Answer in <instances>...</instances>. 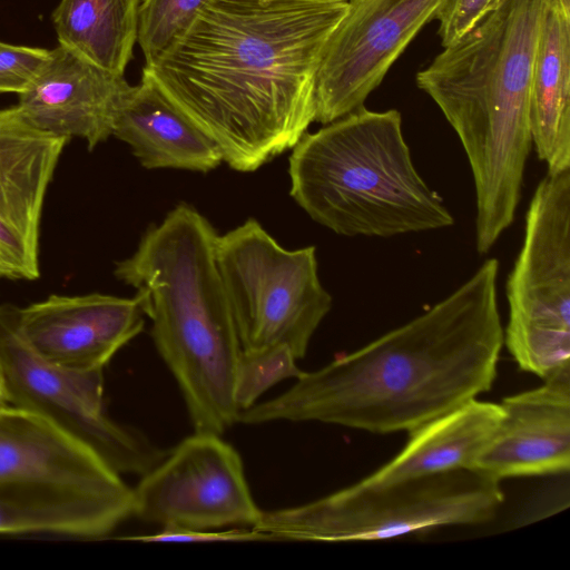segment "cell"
Returning <instances> with one entry per match:
<instances>
[{"label": "cell", "mask_w": 570, "mask_h": 570, "mask_svg": "<svg viewBox=\"0 0 570 570\" xmlns=\"http://www.w3.org/2000/svg\"><path fill=\"white\" fill-rule=\"evenodd\" d=\"M347 0H209L142 71L219 147L255 171L315 121V81Z\"/></svg>", "instance_id": "cell-1"}, {"label": "cell", "mask_w": 570, "mask_h": 570, "mask_svg": "<svg viewBox=\"0 0 570 570\" xmlns=\"http://www.w3.org/2000/svg\"><path fill=\"white\" fill-rule=\"evenodd\" d=\"M499 262L488 258L412 321L327 365L237 422H322L376 434L411 432L491 390L503 345Z\"/></svg>", "instance_id": "cell-2"}, {"label": "cell", "mask_w": 570, "mask_h": 570, "mask_svg": "<svg viewBox=\"0 0 570 570\" xmlns=\"http://www.w3.org/2000/svg\"><path fill=\"white\" fill-rule=\"evenodd\" d=\"M548 1L505 0L416 75L466 154L479 254L512 224L520 202L532 147L531 77Z\"/></svg>", "instance_id": "cell-3"}, {"label": "cell", "mask_w": 570, "mask_h": 570, "mask_svg": "<svg viewBox=\"0 0 570 570\" xmlns=\"http://www.w3.org/2000/svg\"><path fill=\"white\" fill-rule=\"evenodd\" d=\"M217 238L205 216L180 203L144 233L114 273L136 289L151 320V338L194 431L222 435L240 412L234 389L242 345L217 265Z\"/></svg>", "instance_id": "cell-4"}, {"label": "cell", "mask_w": 570, "mask_h": 570, "mask_svg": "<svg viewBox=\"0 0 570 570\" xmlns=\"http://www.w3.org/2000/svg\"><path fill=\"white\" fill-rule=\"evenodd\" d=\"M288 161L291 196L337 235L392 237L454 223L415 169L396 109L363 106L306 131Z\"/></svg>", "instance_id": "cell-5"}, {"label": "cell", "mask_w": 570, "mask_h": 570, "mask_svg": "<svg viewBox=\"0 0 570 570\" xmlns=\"http://www.w3.org/2000/svg\"><path fill=\"white\" fill-rule=\"evenodd\" d=\"M500 481L472 469L364 484L292 508L263 511L254 529L277 540L377 541L495 518Z\"/></svg>", "instance_id": "cell-6"}, {"label": "cell", "mask_w": 570, "mask_h": 570, "mask_svg": "<svg viewBox=\"0 0 570 570\" xmlns=\"http://www.w3.org/2000/svg\"><path fill=\"white\" fill-rule=\"evenodd\" d=\"M216 259L242 350L286 345L303 358L333 303L316 248L286 249L249 218L218 235Z\"/></svg>", "instance_id": "cell-7"}, {"label": "cell", "mask_w": 570, "mask_h": 570, "mask_svg": "<svg viewBox=\"0 0 570 570\" xmlns=\"http://www.w3.org/2000/svg\"><path fill=\"white\" fill-rule=\"evenodd\" d=\"M507 298L503 344L518 366L542 380L570 366V169L534 190Z\"/></svg>", "instance_id": "cell-8"}, {"label": "cell", "mask_w": 570, "mask_h": 570, "mask_svg": "<svg viewBox=\"0 0 570 570\" xmlns=\"http://www.w3.org/2000/svg\"><path fill=\"white\" fill-rule=\"evenodd\" d=\"M0 379L7 403L47 419L119 474L142 476L168 452L107 414L104 370H72L41 357L22 335L12 304L0 305Z\"/></svg>", "instance_id": "cell-9"}, {"label": "cell", "mask_w": 570, "mask_h": 570, "mask_svg": "<svg viewBox=\"0 0 570 570\" xmlns=\"http://www.w3.org/2000/svg\"><path fill=\"white\" fill-rule=\"evenodd\" d=\"M132 490L134 515L161 528H253L263 513L239 453L209 432L185 438Z\"/></svg>", "instance_id": "cell-10"}, {"label": "cell", "mask_w": 570, "mask_h": 570, "mask_svg": "<svg viewBox=\"0 0 570 570\" xmlns=\"http://www.w3.org/2000/svg\"><path fill=\"white\" fill-rule=\"evenodd\" d=\"M449 0H347L315 81V121L332 122L364 106L419 31Z\"/></svg>", "instance_id": "cell-11"}, {"label": "cell", "mask_w": 570, "mask_h": 570, "mask_svg": "<svg viewBox=\"0 0 570 570\" xmlns=\"http://www.w3.org/2000/svg\"><path fill=\"white\" fill-rule=\"evenodd\" d=\"M68 140L35 127L18 106L0 109V263L7 278L40 276L45 198Z\"/></svg>", "instance_id": "cell-12"}, {"label": "cell", "mask_w": 570, "mask_h": 570, "mask_svg": "<svg viewBox=\"0 0 570 570\" xmlns=\"http://www.w3.org/2000/svg\"><path fill=\"white\" fill-rule=\"evenodd\" d=\"M144 316L136 294H53L19 307L20 330L29 345L48 362L80 371L104 370L141 333Z\"/></svg>", "instance_id": "cell-13"}, {"label": "cell", "mask_w": 570, "mask_h": 570, "mask_svg": "<svg viewBox=\"0 0 570 570\" xmlns=\"http://www.w3.org/2000/svg\"><path fill=\"white\" fill-rule=\"evenodd\" d=\"M130 87L124 75L58 46L49 50L19 94L17 106L35 127L67 139L81 138L91 150L112 136L116 116Z\"/></svg>", "instance_id": "cell-14"}, {"label": "cell", "mask_w": 570, "mask_h": 570, "mask_svg": "<svg viewBox=\"0 0 570 570\" xmlns=\"http://www.w3.org/2000/svg\"><path fill=\"white\" fill-rule=\"evenodd\" d=\"M503 416L473 469L498 481L567 473L570 466V366L540 386L504 397Z\"/></svg>", "instance_id": "cell-15"}, {"label": "cell", "mask_w": 570, "mask_h": 570, "mask_svg": "<svg viewBox=\"0 0 570 570\" xmlns=\"http://www.w3.org/2000/svg\"><path fill=\"white\" fill-rule=\"evenodd\" d=\"M60 485L110 497L134 490L91 449L29 410L0 404V481Z\"/></svg>", "instance_id": "cell-16"}, {"label": "cell", "mask_w": 570, "mask_h": 570, "mask_svg": "<svg viewBox=\"0 0 570 570\" xmlns=\"http://www.w3.org/2000/svg\"><path fill=\"white\" fill-rule=\"evenodd\" d=\"M112 136L147 169L208 173L224 161L215 141L144 71L120 106Z\"/></svg>", "instance_id": "cell-17"}, {"label": "cell", "mask_w": 570, "mask_h": 570, "mask_svg": "<svg viewBox=\"0 0 570 570\" xmlns=\"http://www.w3.org/2000/svg\"><path fill=\"white\" fill-rule=\"evenodd\" d=\"M134 515V497H110L60 485L0 481V533L96 540Z\"/></svg>", "instance_id": "cell-18"}, {"label": "cell", "mask_w": 570, "mask_h": 570, "mask_svg": "<svg viewBox=\"0 0 570 570\" xmlns=\"http://www.w3.org/2000/svg\"><path fill=\"white\" fill-rule=\"evenodd\" d=\"M503 416L499 403L470 400L407 432L404 448L386 464L360 480L381 484L472 468Z\"/></svg>", "instance_id": "cell-19"}, {"label": "cell", "mask_w": 570, "mask_h": 570, "mask_svg": "<svg viewBox=\"0 0 570 570\" xmlns=\"http://www.w3.org/2000/svg\"><path fill=\"white\" fill-rule=\"evenodd\" d=\"M532 145L548 173L570 169V9L549 0L530 87Z\"/></svg>", "instance_id": "cell-20"}, {"label": "cell", "mask_w": 570, "mask_h": 570, "mask_svg": "<svg viewBox=\"0 0 570 570\" xmlns=\"http://www.w3.org/2000/svg\"><path fill=\"white\" fill-rule=\"evenodd\" d=\"M139 0H61L52 12L59 46L124 75L137 42Z\"/></svg>", "instance_id": "cell-21"}, {"label": "cell", "mask_w": 570, "mask_h": 570, "mask_svg": "<svg viewBox=\"0 0 570 570\" xmlns=\"http://www.w3.org/2000/svg\"><path fill=\"white\" fill-rule=\"evenodd\" d=\"M209 0H142L138 10L137 42L151 65L189 30Z\"/></svg>", "instance_id": "cell-22"}, {"label": "cell", "mask_w": 570, "mask_h": 570, "mask_svg": "<svg viewBox=\"0 0 570 570\" xmlns=\"http://www.w3.org/2000/svg\"><path fill=\"white\" fill-rule=\"evenodd\" d=\"M286 345L242 350L235 372L234 395L239 411L254 404L268 389L286 379H297L303 371Z\"/></svg>", "instance_id": "cell-23"}, {"label": "cell", "mask_w": 570, "mask_h": 570, "mask_svg": "<svg viewBox=\"0 0 570 570\" xmlns=\"http://www.w3.org/2000/svg\"><path fill=\"white\" fill-rule=\"evenodd\" d=\"M49 50L0 42V92L21 94Z\"/></svg>", "instance_id": "cell-24"}, {"label": "cell", "mask_w": 570, "mask_h": 570, "mask_svg": "<svg viewBox=\"0 0 570 570\" xmlns=\"http://www.w3.org/2000/svg\"><path fill=\"white\" fill-rule=\"evenodd\" d=\"M505 0H449L436 17L438 35L446 47L471 30Z\"/></svg>", "instance_id": "cell-25"}, {"label": "cell", "mask_w": 570, "mask_h": 570, "mask_svg": "<svg viewBox=\"0 0 570 570\" xmlns=\"http://www.w3.org/2000/svg\"><path fill=\"white\" fill-rule=\"evenodd\" d=\"M119 539L128 541H138L142 543L276 541V539L273 535L258 531L252 527L234 528L223 531L161 528L158 532L153 534L122 537Z\"/></svg>", "instance_id": "cell-26"}, {"label": "cell", "mask_w": 570, "mask_h": 570, "mask_svg": "<svg viewBox=\"0 0 570 570\" xmlns=\"http://www.w3.org/2000/svg\"><path fill=\"white\" fill-rule=\"evenodd\" d=\"M4 403H7V400L4 396V392H3V387H2V383H1V379H0V404H4Z\"/></svg>", "instance_id": "cell-27"}, {"label": "cell", "mask_w": 570, "mask_h": 570, "mask_svg": "<svg viewBox=\"0 0 570 570\" xmlns=\"http://www.w3.org/2000/svg\"><path fill=\"white\" fill-rule=\"evenodd\" d=\"M0 278H7V273L1 263H0Z\"/></svg>", "instance_id": "cell-28"}, {"label": "cell", "mask_w": 570, "mask_h": 570, "mask_svg": "<svg viewBox=\"0 0 570 570\" xmlns=\"http://www.w3.org/2000/svg\"><path fill=\"white\" fill-rule=\"evenodd\" d=\"M566 8L570 9V0H559Z\"/></svg>", "instance_id": "cell-29"}]
</instances>
